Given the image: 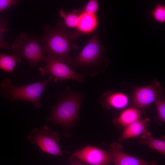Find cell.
<instances>
[{"instance_id":"6da1fadb","label":"cell","mask_w":165,"mask_h":165,"mask_svg":"<svg viewBox=\"0 0 165 165\" xmlns=\"http://www.w3.org/2000/svg\"><path fill=\"white\" fill-rule=\"evenodd\" d=\"M42 28L43 35L40 42L46 54L70 64L72 59L70 56L71 51L79 47L73 41L80 37V33L68 30L62 20L56 26L44 24Z\"/></svg>"},{"instance_id":"7a4b0ae2","label":"cell","mask_w":165,"mask_h":165,"mask_svg":"<svg viewBox=\"0 0 165 165\" xmlns=\"http://www.w3.org/2000/svg\"><path fill=\"white\" fill-rule=\"evenodd\" d=\"M53 78L50 75L44 81L20 86H15L10 79H6L1 83L3 88L1 94L12 102L17 100H25L32 103L36 108H39L41 107L40 100L42 94Z\"/></svg>"},{"instance_id":"3957f363","label":"cell","mask_w":165,"mask_h":165,"mask_svg":"<svg viewBox=\"0 0 165 165\" xmlns=\"http://www.w3.org/2000/svg\"><path fill=\"white\" fill-rule=\"evenodd\" d=\"M105 48L99 42V35H94L82 50L77 57L72 58L70 64L73 68L87 71L100 70L107 61L105 56Z\"/></svg>"},{"instance_id":"277c9868","label":"cell","mask_w":165,"mask_h":165,"mask_svg":"<svg viewBox=\"0 0 165 165\" xmlns=\"http://www.w3.org/2000/svg\"><path fill=\"white\" fill-rule=\"evenodd\" d=\"M82 97L78 93H69L62 97L53 107L48 120L53 124L70 126L78 117Z\"/></svg>"},{"instance_id":"5b68a950","label":"cell","mask_w":165,"mask_h":165,"mask_svg":"<svg viewBox=\"0 0 165 165\" xmlns=\"http://www.w3.org/2000/svg\"><path fill=\"white\" fill-rule=\"evenodd\" d=\"M39 40L37 38L21 33L10 48L13 52L25 58L33 67L43 62L46 54Z\"/></svg>"},{"instance_id":"8992f818","label":"cell","mask_w":165,"mask_h":165,"mask_svg":"<svg viewBox=\"0 0 165 165\" xmlns=\"http://www.w3.org/2000/svg\"><path fill=\"white\" fill-rule=\"evenodd\" d=\"M163 94L161 83L157 79H154L148 85L137 86L132 88L130 106L141 111L148 108L155 101Z\"/></svg>"},{"instance_id":"52a82bcc","label":"cell","mask_w":165,"mask_h":165,"mask_svg":"<svg viewBox=\"0 0 165 165\" xmlns=\"http://www.w3.org/2000/svg\"><path fill=\"white\" fill-rule=\"evenodd\" d=\"M43 62H46V64L38 68L42 75L50 74L54 77V80L56 82L73 79L80 82H83L84 78L81 75L75 72L67 64L57 60L54 56L46 54Z\"/></svg>"},{"instance_id":"ba28073f","label":"cell","mask_w":165,"mask_h":165,"mask_svg":"<svg viewBox=\"0 0 165 165\" xmlns=\"http://www.w3.org/2000/svg\"><path fill=\"white\" fill-rule=\"evenodd\" d=\"M27 139L31 144H37L43 152L56 156H62L61 150L57 144L59 138L57 132L51 130L47 126L41 130L34 129Z\"/></svg>"},{"instance_id":"9c48e42d","label":"cell","mask_w":165,"mask_h":165,"mask_svg":"<svg viewBox=\"0 0 165 165\" xmlns=\"http://www.w3.org/2000/svg\"><path fill=\"white\" fill-rule=\"evenodd\" d=\"M70 157L75 158L90 165H111L113 162L110 151L92 146L76 150Z\"/></svg>"},{"instance_id":"30bf717a","label":"cell","mask_w":165,"mask_h":165,"mask_svg":"<svg viewBox=\"0 0 165 165\" xmlns=\"http://www.w3.org/2000/svg\"><path fill=\"white\" fill-rule=\"evenodd\" d=\"M114 165H157L154 161H146L134 157L125 152L119 142H114L109 146Z\"/></svg>"},{"instance_id":"8fae6325","label":"cell","mask_w":165,"mask_h":165,"mask_svg":"<svg viewBox=\"0 0 165 165\" xmlns=\"http://www.w3.org/2000/svg\"><path fill=\"white\" fill-rule=\"evenodd\" d=\"M100 103L106 109L122 110L129 104V98L124 92L109 90L102 94Z\"/></svg>"},{"instance_id":"7c38bea8","label":"cell","mask_w":165,"mask_h":165,"mask_svg":"<svg viewBox=\"0 0 165 165\" xmlns=\"http://www.w3.org/2000/svg\"><path fill=\"white\" fill-rule=\"evenodd\" d=\"M150 119L146 118L139 119L125 127L122 135L119 138L122 142L129 138H135L141 135L149 125Z\"/></svg>"},{"instance_id":"4fadbf2b","label":"cell","mask_w":165,"mask_h":165,"mask_svg":"<svg viewBox=\"0 0 165 165\" xmlns=\"http://www.w3.org/2000/svg\"><path fill=\"white\" fill-rule=\"evenodd\" d=\"M99 21L96 14H92L81 12L77 28L80 33L90 34L94 32L98 26Z\"/></svg>"},{"instance_id":"5bb4252c","label":"cell","mask_w":165,"mask_h":165,"mask_svg":"<svg viewBox=\"0 0 165 165\" xmlns=\"http://www.w3.org/2000/svg\"><path fill=\"white\" fill-rule=\"evenodd\" d=\"M142 112L140 110L130 106L124 108L119 116L114 118L112 123L115 125L125 127L140 119Z\"/></svg>"},{"instance_id":"9a60e30c","label":"cell","mask_w":165,"mask_h":165,"mask_svg":"<svg viewBox=\"0 0 165 165\" xmlns=\"http://www.w3.org/2000/svg\"><path fill=\"white\" fill-rule=\"evenodd\" d=\"M142 145H147L151 149H154L161 154L165 155V141L153 137L151 133L147 129L145 130L139 140Z\"/></svg>"},{"instance_id":"2e32d148","label":"cell","mask_w":165,"mask_h":165,"mask_svg":"<svg viewBox=\"0 0 165 165\" xmlns=\"http://www.w3.org/2000/svg\"><path fill=\"white\" fill-rule=\"evenodd\" d=\"M21 60V57L14 52L11 55L0 53V68L12 73L16 63Z\"/></svg>"},{"instance_id":"e0dca14e","label":"cell","mask_w":165,"mask_h":165,"mask_svg":"<svg viewBox=\"0 0 165 165\" xmlns=\"http://www.w3.org/2000/svg\"><path fill=\"white\" fill-rule=\"evenodd\" d=\"M81 13V9H75L70 13H67L63 9L59 11L60 16L63 18V22L67 27L77 28Z\"/></svg>"},{"instance_id":"ac0fdd59","label":"cell","mask_w":165,"mask_h":165,"mask_svg":"<svg viewBox=\"0 0 165 165\" xmlns=\"http://www.w3.org/2000/svg\"><path fill=\"white\" fill-rule=\"evenodd\" d=\"M157 111V115L155 120L160 123L165 122V96L164 94L154 101Z\"/></svg>"},{"instance_id":"d6986e66","label":"cell","mask_w":165,"mask_h":165,"mask_svg":"<svg viewBox=\"0 0 165 165\" xmlns=\"http://www.w3.org/2000/svg\"><path fill=\"white\" fill-rule=\"evenodd\" d=\"M152 18L156 22L164 24L165 22V6L158 3L156 5L151 13Z\"/></svg>"},{"instance_id":"ffe728a7","label":"cell","mask_w":165,"mask_h":165,"mask_svg":"<svg viewBox=\"0 0 165 165\" xmlns=\"http://www.w3.org/2000/svg\"><path fill=\"white\" fill-rule=\"evenodd\" d=\"M8 24V21L4 17L0 18V48H11L9 45L4 41L2 37L3 34L9 30L7 27Z\"/></svg>"},{"instance_id":"44dd1931","label":"cell","mask_w":165,"mask_h":165,"mask_svg":"<svg viewBox=\"0 0 165 165\" xmlns=\"http://www.w3.org/2000/svg\"><path fill=\"white\" fill-rule=\"evenodd\" d=\"M99 6V3L97 1L90 0L81 9V11L82 12L87 13L96 14Z\"/></svg>"},{"instance_id":"7402d4cb","label":"cell","mask_w":165,"mask_h":165,"mask_svg":"<svg viewBox=\"0 0 165 165\" xmlns=\"http://www.w3.org/2000/svg\"><path fill=\"white\" fill-rule=\"evenodd\" d=\"M18 0H0V14L6 9L17 4Z\"/></svg>"},{"instance_id":"603a6c76","label":"cell","mask_w":165,"mask_h":165,"mask_svg":"<svg viewBox=\"0 0 165 165\" xmlns=\"http://www.w3.org/2000/svg\"><path fill=\"white\" fill-rule=\"evenodd\" d=\"M74 158L75 159H74L73 158H70V161L71 163V165H86L85 164V163L75 158Z\"/></svg>"}]
</instances>
